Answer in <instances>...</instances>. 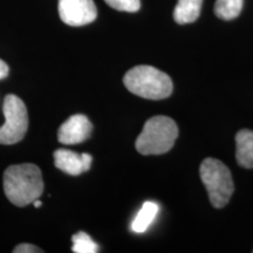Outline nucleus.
<instances>
[{"mask_svg":"<svg viewBox=\"0 0 253 253\" xmlns=\"http://www.w3.org/2000/svg\"><path fill=\"white\" fill-rule=\"evenodd\" d=\"M6 197L17 207H26L42 195L43 181L36 164L25 163L11 166L4 173Z\"/></svg>","mask_w":253,"mask_h":253,"instance_id":"obj_1","label":"nucleus"},{"mask_svg":"<svg viewBox=\"0 0 253 253\" xmlns=\"http://www.w3.org/2000/svg\"><path fill=\"white\" fill-rule=\"evenodd\" d=\"M5 123L0 126V144L11 145L20 142L28 129V114L24 101L17 95H6L2 106Z\"/></svg>","mask_w":253,"mask_h":253,"instance_id":"obj_5","label":"nucleus"},{"mask_svg":"<svg viewBox=\"0 0 253 253\" xmlns=\"http://www.w3.org/2000/svg\"><path fill=\"white\" fill-rule=\"evenodd\" d=\"M243 5L244 0H216L214 13L223 20H232L240 14Z\"/></svg>","mask_w":253,"mask_h":253,"instance_id":"obj_12","label":"nucleus"},{"mask_svg":"<svg viewBox=\"0 0 253 253\" xmlns=\"http://www.w3.org/2000/svg\"><path fill=\"white\" fill-rule=\"evenodd\" d=\"M236 158L240 167L253 169V131L243 129L236 136Z\"/></svg>","mask_w":253,"mask_h":253,"instance_id":"obj_9","label":"nucleus"},{"mask_svg":"<svg viewBox=\"0 0 253 253\" xmlns=\"http://www.w3.org/2000/svg\"><path fill=\"white\" fill-rule=\"evenodd\" d=\"M93 163L89 154H77L72 150L58 149L54 153V164L61 171L78 176L88 171Z\"/></svg>","mask_w":253,"mask_h":253,"instance_id":"obj_8","label":"nucleus"},{"mask_svg":"<svg viewBox=\"0 0 253 253\" xmlns=\"http://www.w3.org/2000/svg\"><path fill=\"white\" fill-rule=\"evenodd\" d=\"M203 0H178L173 11V19L177 24H191L201 14Z\"/></svg>","mask_w":253,"mask_h":253,"instance_id":"obj_10","label":"nucleus"},{"mask_svg":"<svg viewBox=\"0 0 253 253\" xmlns=\"http://www.w3.org/2000/svg\"><path fill=\"white\" fill-rule=\"evenodd\" d=\"M8 66L6 65V63L2 61L1 59H0V80H2V79H5L6 77L8 75Z\"/></svg>","mask_w":253,"mask_h":253,"instance_id":"obj_16","label":"nucleus"},{"mask_svg":"<svg viewBox=\"0 0 253 253\" xmlns=\"http://www.w3.org/2000/svg\"><path fill=\"white\" fill-rule=\"evenodd\" d=\"M14 253H37V252H42V250H40L37 246L31 245V244H20L13 250Z\"/></svg>","mask_w":253,"mask_h":253,"instance_id":"obj_15","label":"nucleus"},{"mask_svg":"<svg viewBox=\"0 0 253 253\" xmlns=\"http://www.w3.org/2000/svg\"><path fill=\"white\" fill-rule=\"evenodd\" d=\"M59 15L69 26H84L96 19L97 9L93 0H59Z\"/></svg>","mask_w":253,"mask_h":253,"instance_id":"obj_6","label":"nucleus"},{"mask_svg":"<svg viewBox=\"0 0 253 253\" xmlns=\"http://www.w3.org/2000/svg\"><path fill=\"white\" fill-rule=\"evenodd\" d=\"M178 137V126L168 116H154L145 122L136 140V149L142 155H162L169 151Z\"/></svg>","mask_w":253,"mask_h":253,"instance_id":"obj_3","label":"nucleus"},{"mask_svg":"<svg viewBox=\"0 0 253 253\" xmlns=\"http://www.w3.org/2000/svg\"><path fill=\"white\" fill-rule=\"evenodd\" d=\"M33 205H34V207H36V208H40L41 205H42V203H41V202L39 201V198H38V199H36V201L33 202Z\"/></svg>","mask_w":253,"mask_h":253,"instance_id":"obj_17","label":"nucleus"},{"mask_svg":"<svg viewBox=\"0 0 253 253\" xmlns=\"http://www.w3.org/2000/svg\"><path fill=\"white\" fill-rule=\"evenodd\" d=\"M93 131V125L87 116L73 115L62 126L58 131V140L60 143L73 145L82 143L89 137Z\"/></svg>","mask_w":253,"mask_h":253,"instance_id":"obj_7","label":"nucleus"},{"mask_svg":"<svg viewBox=\"0 0 253 253\" xmlns=\"http://www.w3.org/2000/svg\"><path fill=\"white\" fill-rule=\"evenodd\" d=\"M73 248L72 251L75 253H96L99 246L84 231H80L72 237Z\"/></svg>","mask_w":253,"mask_h":253,"instance_id":"obj_13","label":"nucleus"},{"mask_svg":"<svg viewBox=\"0 0 253 253\" xmlns=\"http://www.w3.org/2000/svg\"><path fill=\"white\" fill-rule=\"evenodd\" d=\"M158 211H160V207L155 202H145L142 205L136 217L134 218L131 223V230L136 233H143L148 230L154 220L156 219Z\"/></svg>","mask_w":253,"mask_h":253,"instance_id":"obj_11","label":"nucleus"},{"mask_svg":"<svg viewBox=\"0 0 253 253\" xmlns=\"http://www.w3.org/2000/svg\"><path fill=\"white\" fill-rule=\"evenodd\" d=\"M123 84L130 93L148 100L167 99L173 89L169 75L151 66H136L129 69Z\"/></svg>","mask_w":253,"mask_h":253,"instance_id":"obj_2","label":"nucleus"},{"mask_svg":"<svg viewBox=\"0 0 253 253\" xmlns=\"http://www.w3.org/2000/svg\"><path fill=\"white\" fill-rule=\"evenodd\" d=\"M107 5L114 9H118L121 12H137L141 8L140 0H104Z\"/></svg>","mask_w":253,"mask_h":253,"instance_id":"obj_14","label":"nucleus"},{"mask_svg":"<svg viewBox=\"0 0 253 253\" xmlns=\"http://www.w3.org/2000/svg\"><path fill=\"white\" fill-rule=\"evenodd\" d=\"M199 173L211 204L216 209L225 207L235 190L229 168L216 158H207L201 164Z\"/></svg>","mask_w":253,"mask_h":253,"instance_id":"obj_4","label":"nucleus"}]
</instances>
